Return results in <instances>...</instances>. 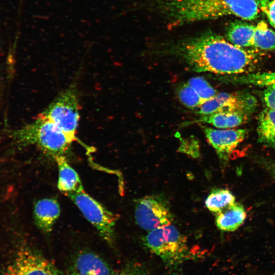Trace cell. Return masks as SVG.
Here are the masks:
<instances>
[{
    "label": "cell",
    "instance_id": "obj_1",
    "mask_svg": "<svg viewBox=\"0 0 275 275\" xmlns=\"http://www.w3.org/2000/svg\"><path fill=\"white\" fill-rule=\"evenodd\" d=\"M175 53L194 71L218 74L251 73L259 63V54L226 41L222 37L206 33L178 44Z\"/></svg>",
    "mask_w": 275,
    "mask_h": 275
},
{
    "label": "cell",
    "instance_id": "obj_2",
    "mask_svg": "<svg viewBox=\"0 0 275 275\" xmlns=\"http://www.w3.org/2000/svg\"><path fill=\"white\" fill-rule=\"evenodd\" d=\"M161 9L172 25L229 15L252 20L260 12L255 0H164Z\"/></svg>",
    "mask_w": 275,
    "mask_h": 275
},
{
    "label": "cell",
    "instance_id": "obj_3",
    "mask_svg": "<svg viewBox=\"0 0 275 275\" xmlns=\"http://www.w3.org/2000/svg\"><path fill=\"white\" fill-rule=\"evenodd\" d=\"M9 134L15 144L21 146H35L53 158L65 156L73 142L40 114L32 122L12 130Z\"/></svg>",
    "mask_w": 275,
    "mask_h": 275
},
{
    "label": "cell",
    "instance_id": "obj_4",
    "mask_svg": "<svg viewBox=\"0 0 275 275\" xmlns=\"http://www.w3.org/2000/svg\"><path fill=\"white\" fill-rule=\"evenodd\" d=\"M143 242L172 272L186 261L198 258L191 251L186 237L172 224L149 231Z\"/></svg>",
    "mask_w": 275,
    "mask_h": 275
},
{
    "label": "cell",
    "instance_id": "obj_5",
    "mask_svg": "<svg viewBox=\"0 0 275 275\" xmlns=\"http://www.w3.org/2000/svg\"><path fill=\"white\" fill-rule=\"evenodd\" d=\"M40 114L53 123L73 142L78 140L79 104L75 86L60 93Z\"/></svg>",
    "mask_w": 275,
    "mask_h": 275
},
{
    "label": "cell",
    "instance_id": "obj_6",
    "mask_svg": "<svg viewBox=\"0 0 275 275\" xmlns=\"http://www.w3.org/2000/svg\"><path fill=\"white\" fill-rule=\"evenodd\" d=\"M85 217L96 229L100 236L109 245L115 240V226L117 216L84 189L67 195Z\"/></svg>",
    "mask_w": 275,
    "mask_h": 275
},
{
    "label": "cell",
    "instance_id": "obj_7",
    "mask_svg": "<svg viewBox=\"0 0 275 275\" xmlns=\"http://www.w3.org/2000/svg\"><path fill=\"white\" fill-rule=\"evenodd\" d=\"M2 275H61L56 266L37 250L21 247Z\"/></svg>",
    "mask_w": 275,
    "mask_h": 275
},
{
    "label": "cell",
    "instance_id": "obj_8",
    "mask_svg": "<svg viewBox=\"0 0 275 275\" xmlns=\"http://www.w3.org/2000/svg\"><path fill=\"white\" fill-rule=\"evenodd\" d=\"M134 217L137 224L148 231L171 225L173 221L167 203L155 196H147L136 201Z\"/></svg>",
    "mask_w": 275,
    "mask_h": 275
},
{
    "label": "cell",
    "instance_id": "obj_9",
    "mask_svg": "<svg viewBox=\"0 0 275 275\" xmlns=\"http://www.w3.org/2000/svg\"><path fill=\"white\" fill-rule=\"evenodd\" d=\"M203 130L210 145L223 164L228 162L238 145L244 140L246 130L215 129L203 126Z\"/></svg>",
    "mask_w": 275,
    "mask_h": 275
},
{
    "label": "cell",
    "instance_id": "obj_10",
    "mask_svg": "<svg viewBox=\"0 0 275 275\" xmlns=\"http://www.w3.org/2000/svg\"><path fill=\"white\" fill-rule=\"evenodd\" d=\"M113 273L108 263L98 254L81 251L73 257L67 275H112Z\"/></svg>",
    "mask_w": 275,
    "mask_h": 275
},
{
    "label": "cell",
    "instance_id": "obj_11",
    "mask_svg": "<svg viewBox=\"0 0 275 275\" xmlns=\"http://www.w3.org/2000/svg\"><path fill=\"white\" fill-rule=\"evenodd\" d=\"M225 111H240L249 115L243 104V93H217L212 99L204 103L198 113L206 115Z\"/></svg>",
    "mask_w": 275,
    "mask_h": 275
},
{
    "label": "cell",
    "instance_id": "obj_12",
    "mask_svg": "<svg viewBox=\"0 0 275 275\" xmlns=\"http://www.w3.org/2000/svg\"><path fill=\"white\" fill-rule=\"evenodd\" d=\"M61 212L60 205L54 198H43L35 204V222L39 229L45 233H50Z\"/></svg>",
    "mask_w": 275,
    "mask_h": 275
},
{
    "label": "cell",
    "instance_id": "obj_13",
    "mask_svg": "<svg viewBox=\"0 0 275 275\" xmlns=\"http://www.w3.org/2000/svg\"><path fill=\"white\" fill-rule=\"evenodd\" d=\"M53 159L59 171L57 183L59 190L65 195L83 190L78 174L68 163L66 156H57Z\"/></svg>",
    "mask_w": 275,
    "mask_h": 275
},
{
    "label": "cell",
    "instance_id": "obj_14",
    "mask_svg": "<svg viewBox=\"0 0 275 275\" xmlns=\"http://www.w3.org/2000/svg\"><path fill=\"white\" fill-rule=\"evenodd\" d=\"M246 217V212L243 206L235 202L215 214V223L220 230L233 232L242 225Z\"/></svg>",
    "mask_w": 275,
    "mask_h": 275
},
{
    "label": "cell",
    "instance_id": "obj_15",
    "mask_svg": "<svg viewBox=\"0 0 275 275\" xmlns=\"http://www.w3.org/2000/svg\"><path fill=\"white\" fill-rule=\"evenodd\" d=\"M256 25L245 21L235 20L230 22L226 29L227 40L241 48L252 47L253 37Z\"/></svg>",
    "mask_w": 275,
    "mask_h": 275
},
{
    "label": "cell",
    "instance_id": "obj_16",
    "mask_svg": "<svg viewBox=\"0 0 275 275\" xmlns=\"http://www.w3.org/2000/svg\"><path fill=\"white\" fill-rule=\"evenodd\" d=\"M248 115L240 111H225L201 115L199 121L219 129L232 128L246 122Z\"/></svg>",
    "mask_w": 275,
    "mask_h": 275
},
{
    "label": "cell",
    "instance_id": "obj_17",
    "mask_svg": "<svg viewBox=\"0 0 275 275\" xmlns=\"http://www.w3.org/2000/svg\"><path fill=\"white\" fill-rule=\"evenodd\" d=\"M258 118V141L275 151V111L267 107Z\"/></svg>",
    "mask_w": 275,
    "mask_h": 275
},
{
    "label": "cell",
    "instance_id": "obj_18",
    "mask_svg": "<svg viewBox=\"0 0 275 275\" xmlns=\"http://www.w3.org/2000/svg\"><path fill=\"white\" fill-rule=\"evenodd\" d=\"M235 202V197L230 191L218 188L210 192L205 203L210 211L216 214Z\"/></svg>",
    "mask_w": 275,
    "mask_h": 275
},
{
    "label": "cell",
    "instance_id": "obj_19",
    "mask_svg": "<svg viewBox=\"0 0 275 275\" xmlns=\"http://www.w3.org/2000/svg\"><path fill=\"white\" fill-rule=\"evenodd\" d=\"M252 47L264 50H275V32L264 21L255 26Z\"/></svg>",
    "mask_w": 275,
    "mask_h": 275
},
{
    "label": "cell",
    "instance_id": "obj_20",
    "mask_svg": "<svg viewBox=\"0 0 275 275\" xmlns=\"http://www.w3.org/2000/svg\"><path fill=\"white\" fill-rule=\"evenodd\" d=\"M233 81L237 84L268 86L275 84V71L239 74L234 76Z\"/></svg>",
    "mask_w": 275,
    "mask_h": 275
},
{
    "label": "cell",
    "instance_id": "obj_21",
    "mask_svg": "<svg viewBox=\"0 0 275 275\" xmlns=\"http://www.w3.org/2000/svg\"><path fill=\"white\" fill-rule=\"evenodd\" d=\"M187 83L198 94L203 103L212 99L217 94V92L202 77H192Z\"/></svg>",
    "mask_w": 275,
    "mask_h": 275
},
{
    "label": "cell",
    "instance_id": "obj_22",
    "mask_svg": "<svg viewBox=\"0 0 275 275\" xmlns=\"http://www.w3.org/2000/svg\"><path fill=\"white\" fill-rule=\"evenodd\" d=\"M177 95L181 103L188 108L200 107L203 104L198 94L187 82L178 88Z\"/></svg>",
    "mask_w": 275,
    "mask_h": 275
},
{
    "label": "cell",
    "instance_id": "obj_23",
    "mask_svg": "<svg viewBox=\"0 0 275 275\" xmlns=\"http://www.w3.org/2000/svg\"><path fill=\"white\" fill-rule=\"evenodd\" d=\"M112 275H150L149 268L139 263H130L122 269L112 273Z\"/></svg>",
    "mask_w": 275,
    "mask_h": 275
},
{
    "label": "cell",
    "instance_id": "obj_24",
    "mask_svg": "<svg viewBox=\"0 0 275 275\" xmlns=\"http://www.w3.org/2000/svg\"><path fill=\"white\" fill-rule=\"evenodd\" d=\"M258 7L266 16L270 24L275 29V0H255Z\"/></svg>",
    "mask_w": 275,
    "mask_h": 275
},
{
    "label": "cell",
    "instance_id": "obj_25",
    "mask_svg": "<svg viewBox=\"0 0 275 275\" xmlns=\"http://www.w3.org/2000/svg\"><path fill=\"white\" fill-rule=\"evenodd\" d=\"M263 100L267 107L275 111V84L266 86L263 92Z\"/></svg>",
    "mask_w": 275,
    "mask_h": 275
},
{
    "label": "cell",
    "instance_id": "obj_26",
    "mask_svg": "<svg viewBox=\"0 0 275 275\" xmlns=\"http://www.w3.org/2000/svg\"><path fill=\"white\" fill-rule=\"evenodd\" d=\"M258 162L269 174L275 181V162L266 158H261Z\"/></svg>",
    "mask_w": 275,
    "mask_h": 275
}]
</instances>
